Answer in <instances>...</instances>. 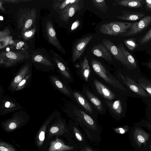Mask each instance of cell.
Here are the masks:
<instances>
[{
  "label": "cell",
  "mask_w": 151,
  "mask_h": 151,
  "mask_svg": "<svg viewBox=\"0 0 151 151\" xmlns=\"http://www.w3.org/2000/svg\"><path fill=\"white\" fill-rule=\"evenodd\" d=\"M116 4L129 8H139L142 7V0H115Z\"/></svg>",
  "instance_id": "obj_20"
},
{
  "label": "cell",
  "mask_w": 151,
  "mask_h": 151,
  "mask_svg": "<svg viewBox=\"0 0 151 151\" xmlns=\"http://www.w3.org/2000/svg\"><path fill=\"white\" fill-rule=\"evenodd\" d=\"M122 12L123 14L117 16L116 18L123 20L135 21L145 17V13L139 12L122 11Z\"/></svg>",
  "instance_id": "obj_18"
},
{
  "label": "cell",
  "mask_w": 151,
  "mask_h": 151,
  "mask_svg": "<svg viewBox=\"0 0 151 151\" xmlns=\"http://www.w3.org/2000/svg\"><path fill=\"white\" fill-rule=\"evenodd\" d=\"M49 79L53 87L61 93L74 101L72 93V90L70 88L67 83L57 76L50 75Z\"/></svg>",
  "instance_id": "obj_9"
},
{
  "label": "cell",
  "mask_w": 151,
  "mask_h": 151,
  "mask_svg": "<svg viewBox=\"0 0 151 151\" xmlns=\"http://www.w3.org/2000/svg\"><path fill=\"white\" fill-rule=\"evenodd\" d=\"M144 123H145V125L149 129H151V124L149 122H148L145 119H143L142 120Z\"/></svg>",
  "instance_id": "obj_42"
},
{
  "label": "cell",
  "mask_w": 151,
  "mask_h": 151,
  "mask_svg": "<svg viewBox=\"0 0 151 151\" xmlns=\"http://www.w3.org/2000/svg\"><path fill=\"white\" fill-rule=\"evenodd\" d=\"M145 8L146 10L151 12V0L145 1Z\"/></svg>",
  "instance_id": "obj_34"
},
{
  "label": "cell",
  "mask_w": 151,
  "mask_h": 151,
  "mask_svg": "<svg viewBox=\"0 0 151 151\" xmlns=\"http://www.w3.org/2000/svg\"><path fill=\"white\" fill-rule=\"evenodd\" d=\"M10 50V49L9 48H7L6 49V51H9Z\"/></svg>",
  "instance_id": "obj_47"
},
{
  "label": "cell",
  "mask_w": 151,
  "mask_h": 151,
  "mask_svg": "<svg viewBox=\"0 0 151 151\" xmlns=\"http://www.w3.org/2000/svg\"><path fill=\"white\" fill-rule=\"evenodd\" d=\"M133 134L135 142L139 147L142 145H146L149 138V134L142 129L137 127L134 130Z\"/></svg>",
  "instance_id": "obj_19"
},
{
  "label": "cell",
  "mask_w": 151,
  "mask_h": 151,
  "mask_svg": "<svg viewBox=\"0 0 151 151\" xmlns=\"http://www.w3.org/2000/svg\"><path fill=\"white\" fill-rule=\"evenodd\" d=\"M74 102L95 119L97 120L98 113L95 111L90 102L79 91H72Z\"/></svg>",
  "instance_id": "obj_11"
},
{
  "label": "cell",
  "mask_w": 151,
  "mask_h": 151,
  "mask_svg": "<svg viewBox=\"0 0 151 151\" xmlns=\"http://www.w3.org/2000/svg\"><path fill=\"white\" fill-rule=\"evenodd\" d=\"M83 89L86 99H88L97 112L102 115L105 114L106 109L105 104L87 87L84 86Z\"/></svg>",
  "instance_id": "obj_13"
},
{
  "label": "cell",
  "mask_w": 151,
  "mask_h": 151,
  "mask_svg": "<svg viewBox=\"0 0 151 151\" xmlns=\"http://www.w3.org/2000/svg\"><path fill=\"white\" fill-rule=\"evenodd\" d=\"M68 128L72 138L79 145V149L90 145L86 134L79 126L71 119L69 121Z\"/></svg>",
  "instance_id": "obj_7"
},
{
  "label": "cell",
  "mask_w": 151,
  "mask_h": 151,
  "mask_svg": "<svg viewBox=\"0 0 151 151\" xmlns=\"http://www.w3.org/2000/svg\"><path fill=\"white\" fill-rule=\"evenodd\" d=\"M50 35L52 37H54L55 36L56 33L54 29L52 28H50L48 31Z\"/></svg>",
  "instance_id": "obj_38"
},
{
  "label": "cell",
  "mask_w": 151,
  "mask_h": 151,
  "mask_svg": "<svg viewBox=\"0 0 151 151\" xmlns=\"http://www.w3.org/2000/svg\"><path fill=\"white\" fill-rule=\"evenodd\" d=\"M102 42L114 57L126 68L127 75L137 81L139 77L132 68L123 52L117 45L111 40L105 38L103 39Z\"/></svg>",
  "instance_id": "obj_4"
},
{
  "label": "cell",
  "mask_w": 151,
  "mask_h": 151,
  "mask_svg": "<svg viewBox=\"0 0 151 151\" xmlns=\"http://www.w3.org/2000/svg\"><path fill=\"white\" fill-rule=\"evenodd\" d=\"M32 21L31 19L27 20L25 22V27L27 28H29L32 25Z\"/></svg>",
  "instance_id": "obj_39"
},
{
  "label": "cell",
  "mask_w": 151,
  "mask_h": 151,
  "mask_svg": "<svg viewBox=\"0 0 151 151\" xmlns=\"http://www.w3.org/2000/svg\"><path fill=\"white\" fill-rule=\"evenodd\" d=\"M93 83L96 91L104 100L111 101L118 97L109 88L96 79H93Z\"/></svg>",
  "instance_id": "obj_14"
},
{
  "label": "cell",
  "mask_w": 151,
  "mask_h": 151,
  "mask_svg": "<svg viewBox=\"0 0 151 151\" xmlns=\"http://www.w3.org/2000/svg\"><path fill=\"white\" fill-rule=\"evenodd\" d=\"M117 46L122 51L134 71L139 78L141 77L142 75V73L138 63L134 58L126 49L121 42L119 43Z\"/></svg>",
  "instance_id": "obj_16"
},
{
  "label": "cell",
  "mask_w": 151,
  "mask_h": 151,
  "mask_svg": "<svg viewBox=\"0 0 151 151\" xmlns=\"http://www.w3.org/2000/svg\"><path fill=\"white\" fill-rule=\"evenodd\" d=\"M93 5L97 9L104 13L108 9L106 1L104 0H92L91 1Z\"/></svg>",
  "instance_id": "obj_25"
},
{
  "label": "cell",
  "mask_w": 151,
  "mask_h": 151,
  "mask_svg": "<svg viewBox=\"0 0 151 151\" xmlns=\"http://www.w3.org/2000/svg\"><path fill=\"white\" fill-rule=\"evenodd\" d=\"M4 96L3 89L0 85V101L1 100Z\"/></svg>",
  "instance_id": "obj_43"
},
{
  "label": "cell",
  "mask_w": 151,
  "mask_h": 151,
  "mask_svg": "<svg viewBox=\"0 0 151 151\" xmlns=\"http://www.w3.org/2000/svg\"><path fill=\"white\" fill-rule=\"evenodd\" d=\"M136 81L151 97V79L142 75Z\"/></svg>",
  "instance_id": "obj_21"
},
{
  "label": "cell",
  "mask_w": 151,
  "mask_h": 151,
  "mask_svg": "<svg viewBox=\"0 0 151 151\" xmlns=\"http://www.w3.org/2000/svg\"><path fill=\"white\" fill-rule=\"evenodd\" d=\"M86 151H100L98 148H96L91 146L90 145L84 148Z\"/></svg>",
  "instance_id": "obj_35"
},
{
  "label": "cell",
  "mask_w": 151,
  "mask_h": 151,
  "mask_svg": "<svg viewBox=\"0 0 151 151\" xmlns=\"http://www.w3.org/2000/svg\"><path fill=\"white\" fill-rule=\"evenodd\" d=\"M0 151H15L14 149L9 145L1 142L0 145Z\"/></svg>",
  "instance_id": "obj_29"
},
{
  "label": "cell",
  "mask_w": 151,
  "mask_h": 151,
  "mask_svg": "<svg viewBox=\"0 0 151 151\" xmlns=\"http://www.w3.org/2000/svg\"><path fill=\"white\" fill-rule=\"evenodd\" d=\"M133 23L114 21L104 23L100 27L102 34L111 36H118L128 31Z\"/></svg>",
  "instance_id": "obj_5"
},
{
  "label": "cell",
  "mask_w": 151,
  "mask_h": 151,
  "mask_svg": "<svg viewBox=\"0 0 151 151\" xmlns=\"http://www.w3.org/2000/svg\"><path fill=\"white\" fill-rule=\"evenodd\" d=\"M6 57L9 59L12 60H16L17 58V56L14 52L9 51L6 53Z\"/></svg>",
  "instance_id": "obj_32"
},
{
  "label": "cell",
  "mask_w": 151,
  "mask_h": 151,
  "mask_svg": "<svg viewBox=\"0 0 151 151\" xmlns=\"http://www.w3.org/2000/svg\"><path fill=\"white\" fill-rule=\"evenodd\" d=\"M32 76V73L31 72L18 84L14 92L20 91L26 88L31 82Z\"/></svg>",
  "instance_id": "obj_24"
},
{
  "label": "cell",
  "mask_w": 151,
  "mask_h": 151,
  "mask_svg": "<svg viewBox=\"0 0 151 151\" xmlns=\"http://www.w3.org/2000/svg\"><path fill=\"white\" fill-rule=\"evenodd\" d=\"M31 72V67L29 64L23 66L14 75L7 90L11 92H14L18 84Z\"/></svg>",
  "instance_id": "obj_12"
},
{
  "label": "cell",
  "mask_w": 151,
  "mask_h": 151,
  "mask_svg": "<svg viewBox=\"0 0 151 151\" xmlns=\"http://www.w3.org/2000/svg\"><path fill=\"white\" fill-rule=\"evenodd\" d=\"M32 34V32L31 31H29L26 32L24 34V35L26 37H29L31 36Z\"/></svg>",
  "instance_id": "obj_44"
},
{
  "label": "cell",
  "mask_w": 151,
  "mask_h": 151,
  "mask_svg": "<svg viewBox=\"0 0 151 151\" xmlns=\"http://www.w3.org/2000/svg\"><path fill=\"white\" fill-rule=\"evenodd\" d=\"M150 149H151V145H150Z\"/></svg>",
  "instance_id": "obj_48"
},
{
  "label": "cell",
  "mask_w": 151,
  "mask_h": 151,
  "mask_svg": "<svg viewBox=\"0 0 151 151\" xmlns=\"http://www.w3.org/2000/svg\"><path fill=\"white\" fill-rule=\"evenodd\" d=\"M92 38L91 35L88 36L81 39L76 43L72 53V61L73 63L75 62L80 57Z\"/></svg>",
  "instance_id": "obj_15"
},
{
  "label": "cell",
  "mask_w": 151,
  "mask_h": 151,
  "mask_svg": "<svg viewBox=\"0 0 151 151\" xmlns=\"http://www.w3.org/2000/svg\"><path fill=\"white\" fill-rule=\"evenodd\" d=\"M146 118L151 121V108L146 106L145 111Z\"/></svg>",
  "instance_id": "obj_31"
},
{
  "label": "cell",
  "mask_w": 151,
  "mask_h": 151,
  "mask_svg": "<svg viewBox=\"0 0 151 151\" xmlns=\"http://www.w3.org/2000/svg\"><path fill=\"white\" fill-rule=\"evenodd\" d=\"M151 40V28L141 37L140 38L139 42L140 44L143 45L149 42Z\"/></svg>",
  "instance_id": "obj_26"
},
{
  "label": "cell",
  "mask_w": 151,
  "mask_h": 151,
  "mask_svg": "<svg viewBox=\"0 0 151 151\" xmlns=\"http://www.w3.org/2000/svg\"><path fill=\"white\" fill-rule=\"evenodd\" d=\"M128 129V126L127 125H125L123 127L114 128L113 129V130L116 134H123L127 132Z\"/></svg>",
  "instance_id": "obj_28"
},
{
  "label": "cell",
  "mask_w": 151,
  "mask_h": 151,
  "mask_svg": "<svg viewBox=\"0 0 151 151\" xmlns=\"http://www.w3.org/2000/svg\"><path fill=\"white\" fill-rule=\"evenodd\" d=\"M81 9L79 3L72 4L67 6L64 12L65 17V19L68 20L72 17L78 11Z\"/></svg>",
  "instance_id": "obj_23"
},
{
  "label": "cell",
  "mask_w": 151,
  "mask_h": 151,
  "mask_svg": "<svg viewBox=\"0 0 151 151\" xmlns=\"http://www.w3.org/2000/svg\"><path fill=\"white\" fill-rule=\"evenodd\" d=\"M23 109L14 99L7 95H4L0 101V113L4 115Z\"/></svg>",
  "instance_id": "obj_8"
},
{
  "label": "cell",
  "mask_w": 151,
  "mask_h": 151,
  "mask_svg": "<svg viewBox=\"0 0 151 151\" xmlns=\"http://www.w3.org/2000/svg\"><path fill=\"white\" fill-rule=\"evenodd\" d=\"M24 42L21 41L18 42L17 44L16 49H20L24 44Z\"/></svg>",
  "instance_id": "obj_41"
},
{
  "label": "cell",
  "mask_w": 151,
  "mask_h": 151,
  "mask_svg": "<svg viewBox=\"0 0 151 151\" xmlns=\"http://www.w3.org/2000/svg\"><path fill=\"white\" fill-rule=\"evenodd\" d=\"M79 151H86L85 149L84 148L80 149H79Z\"/></svg>",
  "instance_id": "obj_45"
},
{
  "label": "cell",
  "mask_w": 151,
  "mask_h": 151,
  "mask_svg": "<svg viewBox=\"0 0 151 151\" xmlns=\"http://www.w3.org/2000/svg\"><path fill=\"white\" fill-rule=\"evenodd\" d=\"M80 24L78 20H76L73 23L71 29V31H73L76 29L79 25Z\"/></svg>",
  "instance_id": "obj_37"
},
{
  "label": "cell",
  "mask_w": 151,
  "mask_h": 151,
  "mask_svg": "<svg viewBox=\"0 0 151 151\" xmlns=\"http://www.w3.org/2000/svg\"><path fill=\"white\" fill-rule=\"evenodd\" d=\"M141 65L145 66L147 69L151 70V59H148L147 61L142 62Z\"/></svg>",
  "instance_id": "obj_33"
},
{
  "label": "cell",
  "mask_w": 151,
  "mask_h": 151,
  "mask_svg": "<svg viewBox=\"0 0 151 151\" xmlns=\"http://www.w3.org/2000/svg\"><path fill=\"white\" fill-rule=\"evenodd\" d=\"M151 24V15L145 16L139 22H136L131 26L128 31L118 36H129L138 34L146 29Z\"/></svg>",
  "instance_id": "obj_10"
},
{
  "label": "cell",
  "mask_w": 151,
  "mask_h": 151,
  "mask_svg": "<svg viewBox=\"0 0 151 151\" xmlns=\"http://www.w3.org/2000/svg\"><path fill=\"white\" fill-rule=\"evenodd\" d=\"M124 43L130 50H134L137 47L135 40L133 38L126 39L124 40Z\"/></svg>",
  "instance_id": "obj_27"
},
{
  "label": "cell",
  "mask_w": 151,
  "mask_h": 151,
  "mask_svg": "<svg viewBox=\"0 0 151 151\" xmlns=\"http://www.w3.org/2000/svg\"><path fill=\"white\" fill-rule=\"evenodd\" d=\"M91 52L95 55L103 58L107 61L111 62L112 60L110 52L103 44L101 43L93 46Z\"/></svg>",
  "instance_id": "obj_17"
},
{
  "label": "cell",
  "mask_w": 151,
  "mask_h": 151,
  "mask_svg": "<svg viewBox=\"0 0 151 151\" xmlns=\"http://www.w3.org/2000/svg\"><path fill=\"white\" fill-rule=\"evenodd\" d=\"M81 73L82 76L86 81H88L91 73V70L88 60L85 57L81 65Z\"/></svg>",
  "instance_id": "obj_22"
},
{
  "label": "cell",
  "mask_w": 151,
  "mask_h": 151,
  "mask_svg": "<svg viewBox=\"0 0 151 151\" xmlns=\"http://www.w3.org/2000/svg\"><path fill=\"white\" fill-rule=\"evenodd\" d=\"M0 19L1 20H3V17L1 16L0 17Z\"/></svg>",
  "instance_id": "obj_46"
},
{
  "label": "cell",
  "mask_w": 151,
  "mask_h": 151,
  "mask_svg": "<svg viewBox=\"0 0 151 151\" xmlns=\"http://www.w3.org/2000/svg\"><path fill=\"white\" fill-rule=\"evenodd\" d=\"M142 101L144 103L146 106L151 108V97H143L141 98Z\"/></svg>",
  "instance_id": "obj_30"
},
{
  "label": "cell",
  "mask_w": 151,
  "mask_h": 151,
  "mask_svg": "<svg viewBox=\"0 0 151 151\" xmlns=\"http://www.w3.org/2000/svg\"><path fill=\"white\" fill-rule=\"evenodd\" d=\"M117 76L128 90L134 94L142 98L143 97H147L149 95L137 82L136 81L129 76L124 74L121 72H119Z\"/></svg>",
  "instance_id": "obj_6"
},
{
  "label": "cell",
  "mask_w": 151,
  "mask_h": 151,
  "mask_svg": "<svg viewBox=\"0 0 151 151\" xmlns=\"http://www.w3.org/2000/svg\"><path fill=\"white\" fill-rule=\"evenodd\" d=\"M60 108L74 122L77 124L86 135L90 143L97 146L100 142L102 130L95 119L73 101L62 99Z\"/></svg>",
  "instance_id": "obj_1"
},
{
  "label": "cell",
  "mask_w": 151,
  "mask_h": 151,
  "mask_svg": "<svg viewBox=\"0 0 151 151\" xmlns=\"http://www.w3.org/2000/svg\"><path fill=\"white\" fill-rule=\"evenodd\" d=\"M43 59L42 56L40 55L36 56L34 58V62L37 63L40 62Z\"/></svg>",
  "instance_id": "obj_36"
},
{
  "label": "cell",
  "mask_w": 151,
  "mask_h": 151,
  "mask_svg": "<svg viewBox=\"0 0 151 151\" xmlns=\"http://www.w3.org/2000/svg\"><path fill=\"white\" fill-rule=\"evenodd\" d=\"M127 97L124 95L120 96L111 101L104 100L106 106L111 116L119 120L125 116L127 104Z\"/></svg>",
  "instance_id": "obj_3"
},
{
  "label": "cell",
  "mask_w": 151,
  "mask_h": 151,
  "mask_svg": "<svg viewBox=\"0 0 151 151\" xmlns=\"http://www.w3.org/2000/svg\"><path fill=\"white\" fill-rule=\"evenodd\" d=\"M91 65L94 71L98 75L113 87L121 91L126 96L140 98L114 77L100 62L93 59L91 61Z\"/></svg>",
  "instance_id": "obj_2"
},
{
  "label": "cell",
  "mask_w": 151,
  "mask_h": 151,
  "mask_svg": "<svg viewBox=\"0 0 151 151\" xmlns=\"http://www.w3.org/2000/svg\"><path fill=\"white\" fill-rule=\"evenodd\" d=\"M45 132L43 131H41L39 135V139L40 141H43L45 139Z\"/></svg>",
  "instance_id": "obj_40"
}]
</instances>
